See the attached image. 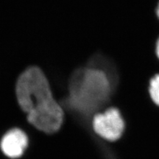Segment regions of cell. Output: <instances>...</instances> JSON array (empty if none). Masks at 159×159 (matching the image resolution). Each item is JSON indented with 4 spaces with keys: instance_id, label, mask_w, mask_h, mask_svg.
I'll use <instances>...</instances> for the list:
<instances>
[{
    "instance_id": "277c9868",
    "label": "cell",
    "mask_w": 159,
    "mask_h": 159,
    "mask_svg": "<svg viewBox=\"0 0 159 159\" xmlns=\"http://www.w3.org/2000/svg\"><path fill=\"white\" fill-rule=\"evenodd\" d=\"M28 145V138L23 130L13 128L4 135L0 143L3 153L11 158L22 156Z\"/></svg>"
},
{
    "instance_id": "52a82bcc",
    "label": "cell",
    "mask_w": 159,
    "mask_h": 159,
    "mask_svg": "<svg viewBox=\"0 0 159 159\" xmlns=\"http://www.w3.org/2000/svg\"><path fill=\"white\" fill-rule=\"evenodd\" d=\"M156 14L157 18H158V20H159V2H158V5H157V7H156Z\"/></svg>"
},
{
    "instance_id": "8992f818",
    "label": "cell",
    "mask_w": 159,
    "mask_h": 159,
    "mask_svg": "<svg viewBox=\"0 0 159 159\" xmlns=\"http://www.w3.org/2000/svg\"><path fill=\"white\" fill-rule=\"evenodd\" d=\"M155 52H156L157 58L159 60V36L157 39L156 45H155Z\"/></svg>"
},
{
    "instance_id": "5b68a950",
    "label": "cell",
    "mask_w": 159,
    "mask_h": 159,
    "mask_svg": "<svg viewBox=\"0 0 159 159\" xmlns=\"http://www.w3.org/2000/svg\"><path fill=\"white\" fill-rule=\"evenodd\" d=\"M148 92L151 100L159 107V74H156L150 78Z\"/></svg>"
},
{
    "instance_id": "7a4b0ae2",
    "label": "cell",
    "mask_w": 159,
    "mask_h": 159,
    "mask_svg": "<svg viewBox=\"0 0 159 159\" xmlns=\"http://www.w3.org/2000/svg\"><path fill=\"white\" fill-rule=\"evenodd\" d=\"M112 85L102 69L84 65L72 73L69 83V104L85 115L101 112L110 107Z\"/></svg>"
},
{
    "instance_id": "6da1fadb",
    "label": "cell",
    "mask_w": 159,
    "mask_h": 159,
    "mask_svg": "<svg viewBox=\"0 0 159 159\" xmlns=\"http://www.w3.org/2000/svg\"><path fill=\"white\" fill-rule=\"evenodd\" d=\"M16 94L28 122L39 130L53 134L63 124V111L53 97L49 83L39 68L30 67L20 75Z\"/></svg>"
},
{
    "instance_id": "3957f363",
    "label": "cell",
    "mask_w": 159,
    "mask_h": 159,
    "mask_svg": "<svg viewBox=\"0 0 159 159\" xmlns=\"http://www.w3.org/2000/svg\"><path fill=\"white\" fill-rule=\"evenodd\" d=\"M91 127L95 134L108 142H116L122 137L125 122L120 111L110 106L93 116Z\"/></svg>"
}]
</instances>
